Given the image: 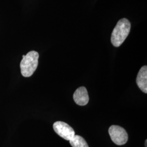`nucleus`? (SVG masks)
Returning <instances> with one entry per match:
<instances>
[{
	"label": "nucleus",
	"mask_w": 147,
	"mask_h": 147,
	"mask_svg": "<svg viewBox=\"0 0 147 147\" xmlns=\"http://www.w3.org/2000/svg\"><path fill=\"white\" fill-rule=\"evenodd\" d=\"M131 29V23L126 18L118 21L112 33L111 40L115 47H119L128 36Z\"/></svg>",
	"instance_id": "f257e3e1"
},
{
	"label": "nucleus",
	"mask_w": 147,
	"mask_h": 147,
	"mask_svg": "<svg viewBox=\"0 0 147 147\" xmlns=\"http://www.w3.org/2000/svg\"><path fill=\"white\" fill-rule=\"evenodd\" d=\"M39 53L37 51H31L26 55H23L20 63L21 74L23 76L30 77L37 69L38 65Z\"/></svg>",
	"instance_id": "f03ea898"
},
{
	"label": "nucleus",
	"mask_w": 147,
	"mask_h": 147,
	"mask_svg": "<svg viewBox=\"0 0 147 147\" xmlns=\"http://www.w3.org/2000/svg\"><path fill=\"white\" fill-rule=\"evenodd\" d=\"M109 133L112 141L117 145H124L128 140L127 133L126 130L121 126H111L109 129Z\"/></svg>",
	"instance_id": "7ed1b4c3"
},
{
	"label": "nucleus",
	"mask_w": 147,
	"mask_h": 147,
	"mask_svg": "<svg viewBox=\"0 0 147 147\" xmlns=\"http://www.w3.org/2000/svg\"><path fill=\"white\" fill-rule=\"evenodd\" d=\"M53 128L57 134L67 141H70L75 135L73 129L63 121H56L53 125Z\"/></svg>",
	"instance_id": "20e7f679"
},
{
	"label": "nucleus",
	"mask_w": 147,
	"mask_h": 147,
	"mask_svg": "<svg viewBox=\"0 0 147 147\" xmlns=\"http://www.w3.org/2000/svg\"><path fill=\"white\" fill-rule=\"evenodd\" d=\"M75 102L80 106L87 105L89 101V96L87 89L84 87H80L75 90L73 95Z\"/></svg>",
	"instance_id": "39448f33"
},
{
	"label": "nucleus",
	"mask_w": 147,
	"mask_h": 147,
	"mask_svg": "<svg viewBox=\"0 0 147 147\" xmlns=\"http://www.w3.org/2000/svg\"><path fill=\"white\" fill-rule=\"evenodd\" d=\"M136 82L139 88L143 92L147 93V67L143 66L140 69L137 76Z\"/></svg>",
	"instance_id": "423d86ee"
},
{
	"label": "nucleus",
	"mask_w": 147,
	"mask_h": 147,
	"mask_svg": "<svg viewBox=\"0 0 147 147\" xmlns=\"http://www.w3.org/2000/svg\"><path fill=\"white\" fill-rule=\"evenodd\" d=\"M69 142L72 147H89L84 138L79 135H75Z\"/></svg>",
	"instance_id": "0eeeda50"
},
{
	"label": "nucleus",
	"mask_w": 147,
	"mask_h": 147,
	"mask_svg": "<svg viewBox=\"0 0 147 147\" xmlns=\"http://www.w3.org/2000/svg\"><path fill=\"white\" fill-rule=\"evenodd\" d=\"M147 140H146V147H147Z\"/></svg>",
	"instance_id": "6e6552de"
}]
</instances>
